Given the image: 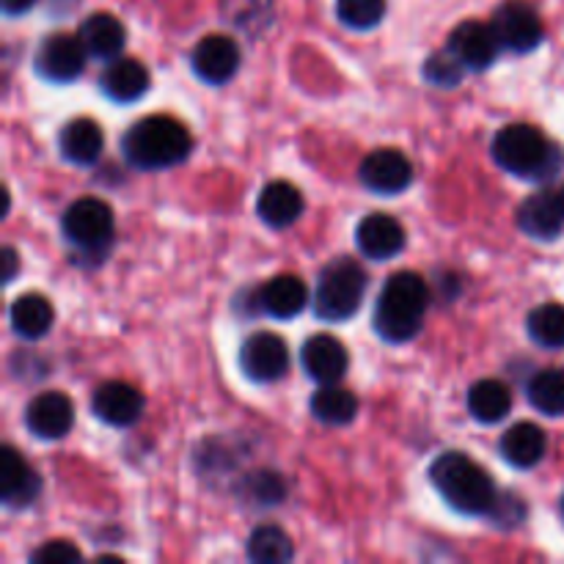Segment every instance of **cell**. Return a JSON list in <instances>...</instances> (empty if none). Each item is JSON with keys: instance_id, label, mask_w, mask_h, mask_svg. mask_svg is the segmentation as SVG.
I'll list each match as a JSON object with an SVG mask.
<instances>
[{"instance_id": "5b68a950", "label": "cell", "mask_w": 564, "mask_h": 564, "mask_svg": "<svg viewBox=\"0 0 564 564\" xmlns=\"http://www.w3.org/2000/svg\"><path fill=\"white\" fill-rule=\"evenodd\" d=\"M494 160L510 174L540 180L554 171V147L532 124H507L494 138Z\"/></svg>"}, {"instance_id": "52a82bcc", "label": "cell", "mask_w": 564, "mask_h": 564, "mask_svg": "<svg viewBox=\"0 0 564 564\" xmlns=\"http://www.w3.org/2000/svg\"><path fill=\"white\" fill-rule=\"evenodd\" d=\"M240 369L253 383H275V380H281L290 372L286 341L281 336L268 334V330L248 336L240 347Z\"/></svg>"}, {"instance_id": "cb8c5ba5", "label": "cell", "mask_w": 564, "mask_h": 564, "mask_svg": "<svg viewBox=\"0 0 564 564\" xmlns=\"http://www.w3.org/2000/svg\"><path fill=\"white\" fill-rule=\"evenodd\" d=\"M9 319L11 328H14V334L20 339L36 341L42 336H47L50 328H53V303L44 295H39V292H28V295H20L11 303Z\"/></svg>"}, {"instance_id": "7c38bea8", "label": "cell", "mask_w": 564, "mask_h": 564, "mask_svg": "<svg viewBox=\"0 0 564 564\" xmlns=\"http://www.w3.org/2000/svg\"><path fill=\"white\" fill-rule=\"evenodd\" d=\"M449 50L455 53V58L460 61L466 69L482 72V69H488V66H494V61L499 58L501 42H499V36H496L494 25L468 20L452 31Z\"/></svg>"}, {"instance_id": "e575fe53", "label": "cell", "mask_w": 564, "mask_h": 564, "mask_svg": "<svg viewBox=\"0 0 564 564\" xmlns=\"http://www.w3.org/2000/svg\"><path fill=\"white\" fill-rule=\"evenodd\" d=\"M253 482H257V499L262 505H275L284 496V485H281V479L275 474H257Z\"/></svg>"}, {"instance_id": "d590c367", "label": "cell", "mask_w": 564, "mask_h": 564, "mask_svg": "<svg viewBox=\"0 0 564 564\" xmlns=\"http://www.w3.org/2000/svg\"><path fill=\"white\" fill-rule=\"evenodd\" d=\"M17 268H20V257H17L14 248L6 246L3 248V281L6 284H11V281H14Z\"/></svg>"}, {"instance_id": "d6986e66", "label": "cell", "mask_w": 564, "mask_h": 564, "mask_svg": "<svg viewBox=\"0 0 564 564\" xmlns=\"http://www.w3.org/2000/svg\"><path fill=\"white\" fill-rule=\"evenodd\" d=\"M303 207H306L303 193L297 191L292 182L284 180L268 182L257 198L259 218H262L270 229H286V226H292L303 215Z\"/></svg>"}, {"instance_id": "4dcf8cb0", "label": "cell", "mask_w": 564, "mask_h": 564, "mask_svg": "<svg viewBox=\"0 0 564 564\" xmlns=\"http://www.w3.org/2000/svg\"><path fill=\"white\" fill-rule=\"evenodd\" d=\"M383 14L386 0H336V17L356 31H369L383 20Z\"/></svg>"}, {"instance_id": "9a60e30c", "label": "cell", "mask_w": 564, "mask_h": 564, "mask_svg": "<svg viewBox=\"0 0 564 564\" xmlns=\"http://www.w3.org/2000/svg\"><path fill=\"white\" fill-rule=\"evenodd\" d=\"M91 411L110 427H132L143 413V394L124 380H110L94 391Z\"/></svg>"}, {"instance_id": "3957f363", "label": "cell", "mask_w": 564, "mask_h": 564, "mask_svg": "<svg viewBox=\"0 0 564 564\" xmlns=\"http://www.w3.org/2000/svg\"><path fill=\"white\" fill-rule=\"evenodd\" d=\"M127 163L141 171H163L185 163L193 152V135L171 116H147L121 138Z\"/></svg>"}, {"instance_id": "603a6c76", "label": "cell", "mask_w": 564, "mask_h": 564, "mask_svg": "<svg viewBox=\"0 0 564 564\" xmlns=\"http://www.w3.org/2000/svg\"><path fill=\"white\" fill-rule=\"evenodd\" d=\"M501 457L516 468H534L549 452V438L543 430L532 422L512 424L499 444Z\"/></svg>"}, {"instance_id": "f35d334b", "label": "cell", "mask_w": 564, "mask_h": 564, "mask_svg": "<svg viewBox=\"0 0 564 564\" xmlns=\"http://www.w3.org/2000/svg\"><path fill=\"white\" fill-rule=\"evenodd\" d=\"M562 512H564V501H562Z\"/></svg>"}, {"instance_id": "ffe728a7", "label": "cell", "mask_w": 564, "mask_h": 564, "mask_svg": "<svg viewBox=\"0 0 564 564\" xmlns=\"http://www.w3.org/2000/svg\"><path fill=\"white\" fill-rule=\"evenodd\" d=\"M77 36H80L88 58H97V61L116 58V55L124 50V42H127V31L124 25H121V20H116V17L108 14V11H97V14L86 17V20L80 22Z\"/></svg>"}, {"instance_id": "f546056e", "label": "cell", "mask_w": 564, "mask_h": 564, "mask_svg": "<svg viewBox=\"0 0 564 564\" xmlns=\"http://www.w3.org/2000/svg\"><path fill=\"white\" fill-rule=\"evenodd\" d=\"M527 330L534 345L545 350H560L564 347V306L562 303H543L532 308L527 317Z\"/></svg>"}, {"instance_id": "6da1fadb", "label": "cell", "mask_w": 564, "mask_h": 564, "mask_svg": "<svg viewBox=\"0 0 564 564\" xmlns=\"http://www.w3.org/2000/svg\"><path fill=\"white\" fill-rule=\"evenodd\" d=\"M427 306V281L413 270H400V273L386 279L378 306H375L372 325L380 339H386L389 345H405L422 330Z\"/></svg>"}, {"instance_id": "7402d4cb", "label": "cell", "mask_w": 564, "mask_h": 564, "mask_svg": "<svg viewBox=\"0 0 564 564\" xmlns=\"http://www.w3.org/2000/svg\"><path fill=\"white\" fill-rule=\"evenodd\" d=\"M259 306L275 319H292L308 306V290L297 275H275L259 292Z\"/></svg>"}, {"instance_id": "836d02e7", "label": "cell", "mask_w": 564, "mask_h": 564, "mask_svg": "<svg viewBox=\"0 0 564 564\" xmlns=\"http://www.w3.org/2000/svg\"><path fill=\"white\" fill-rule=\"evenodd\" d=\"M80 560L83 554L77 551L75 543H69V540H50V543H44L42 549H36L31 554L33 564H72Z\"/></svg>"}, {"instance_id": "74e56055", "label": "cell", "mask_w": 564, "mask_h": 564, "mask_svg": "<svg viewBox=\"0 0 564 564\" xmlns=\"http://www.w3.org/2000/svg\"><path fill=\"white\" fill-rule=\"evenodd\" d=\"M560 204H562V213H564V187L560 191Z\"/></svg>"}, {"instance_id": "9c48e42d", "label": "cell", "mask_w": 564, "mask_h": 564, "mask_svg": "<svg viewBox=\"0 0 564 564\" xmlns=\"http://www.w3.org/2000/svg\"><path fill=\"white\" fill-rule=\"evenodd\" d=\"M86 47H83L80 36H72V33H53L42 42L39 47L36 61V75H42L50 83H72L75 77H80V72L86 69Z\"/></svg>"}, {"instance_id": "ba28073f", "label": "cell", "mask_w": 564, "mask_h": 564, "mask_svg": "<svg viewBox=\"0 0 564 564\" xmlns=\"http://www.w3.org/2000/svg\"><path fill=\"white\" fill-rule=\"evenodd\" d=\"M494 31L499 36L501 47L512 50V53H529L543 42V20H540L538 9L529 6L527 0H507L496 9L494 14Z\"/></svg>"}, {"instance_id": "4316f807", "label": "cell", "mask_w": 564, "mask_h": 564, "mask_svg": "<svg viewBox=\"0 0 564 564\" xmlns=\"http://www.w3.org/2000/svg\"><path fill=\"white\" fill-rule=\"evenodd\" d=\"M312 413L323 424L330 427H345L358 416V400L352 391L339 389L336 383H325L323 389L314 391L312 397Z\"/></svg>"}, {"instance_id": "e0dca14e", "label": "cell", "mask_w": 564, "mask_h": 564, "mask_svg": "<svg viewBox=\"0 0 564 564\" xmlns=\"http://www.w3.org/2000/svg\"><path fill=\"white\" fill-rule=\"evenodd\" d=\"M356 242L361 253H367L369 259L386 262V259H394L397 253H402V248H405V229L391 215L372 213L358 224Z\"/></svg>"}, {"instance_id": "5bb4252c", "label": "cell", "mask_w": 564, "mask_h": 564, "mask_svg": "<svg viewBox=\"0 0 564 564\" xmlns=\"http://www.w3.org/2000/svg\"><path fill=\"white\" fill-rule=\"evenodd\" d=\"M240 47L231 36H220V33H209L193 50V72L202 77L204 83H229L240 69Z\"/></svg>"}, {"instance_id": "d6a6232c", "label": "cell", "mask_w": 564, "mask_h": 564, "mask_svg": "<svg viewBox=\"0 0 564 564\" xmlns=\"http://www.w3.org/2000/svg\"><path fill=\"white\" fill-rule=\"evenodd\" d=\"M224 6L240 28L264 25L270 14V0H224Z\"/></svg>"}, {"instance_id": "8d00e7d4", "label": "cell", "mask_w": 564, "mask_h": 564, "mask_svg": "<svg viewBox=\"0 0 564 564\" xmlns=\"http://www.w3.org/2000/svg\"><path fill=\"white\" fill-rule=\"evenodd\" d=\"M33 3H36V0H3V11L9 17L25 14V11H31Z\"/></svg>"}, {"instance_id": "f1b7e54d", "label": "cell", "mask_w": 564, "mask_h": 564, "mask_svg": "<svg viewBox=\"0 0 564 564\" xmlns=\"http://www.w3.org/2000/svg\"><path fill=\"white\" fill-rule=\"evenodd\" d=\"M295 556L292 540L279 527H259L248 538V560L257 564H286Z\"/></svg>"}, {"instance_id": "1f68e13d", "label": "cell", "mask_w": 564, "mask_h": 564, "mask_svg": "<svg viewBox=\"0 0 564 564\" xmlns=\"http://www.w3.org/2000/svg\"><path fill=\"white\" fill-rule=\"evenodd\" d=\"M463 72H466V66L455 58L452 50L430 55L427 64H424V77H427L433 86H441V88L457 86V83L463 80Z\"/></svg>"}, {"instance_id": "44dd1931", "label": "cell", "mask_w": 564, "mask_h": 564, "mask_svg": "<svg viewBox=\"0 0 564 564\" xmlns=\"http://www.w3.org/2000/svg\"><path fill=\"white\" fill-rule=\"evenodd\" d=\"M149 83H152L149 80V69L135 58L110 61V66L99 77V86H102L105 97L119 105L141 99L149 91Z\"/></svg>"}, {"instance_id": "8fae6325", "label": "cell", "mask_w": 564, "mask_h": 564, "mask_svg": "<svg viewBox=\"0 0 564 564\" xmlns=\"http://www.w3.org/2000/svg\"><path fill=\"white\" fill-rule=\"evenodd\" d=\"M358 176H361L367 191L380 193V196H394L413 182V165L397 149H375L361 163Z\"/></svg>"}, {"instance_id": "4fadbf2b", "label": "cell", "mask_w": 564, "mask_h": 564, "mask_svg": "<svg viewBox=\"0 0 564 564\" xmlns=\"http://www.w3.org/2000/svg\"><path fill=\"white\" fill-rule=\"evenodd\" d=\"M301 364L314 383H339L350 367L347 347L330 334H314L303 341Z\"/></svg>"}, {"instance_id": "83f0119b", "label": "cell", "mask_w": 564, "mask_h": 564, "mask_svg": "<svg viewBox=\"0 0 564 564\" xmlns=\"http://www.w3.org/2000/svg\"><path fill=\"white\" fill-rule=\"evenodd\" d=\"M527 400L545 416H564V369L551 367L534 375L527 386Z\"/></svg>"}, {"instance_id": "8992f818", "label": "cell", "mask_w": 564, "mask_h": 564, "mask_svg": "<svg viewBox=\"0 0 564 564\" xmlns=\"http://www.w3.org/2000/svg\"><path fill=\"white\" fill-rule=\"evenodd\" d=\"M61 226L72 246L83 248V251H97V248L108 246L113 237V209L102 198H77L66 207Z\"/></svg>"}, {"instance_id": "2e32d148", "label": "cell", "mask_w": 564, "mask_h": 564, "mask_svg": "<svg viewBox=\"0 0 564 564\" xmlns=\"http://www.w3.org/2000/svg\"><path fill=\"white\" fill-rule=\"evenodd\" d=\"M42 490V479L33 471L31 463L14 449V446H3L0 452V499L11 510H22V507L33 505Z\"/></svg>"}, {"instance_id": "277c9868", "label": "cell", "mask_w": 564, "mask_h": 564, "mask_svg": "<svg viewBox=\"0 0 564 564\" xmlns=\"http://www.w3.org/2000/svg\"><path fill=\"white\" fill-rule=\"evenodd\" d=\"M367 284V273L356 259H334L319 273L317 290H314V314L325 323H345L361 308Z\"/></svg>"}, {"instance_id": "7a4b0ae2", "label": "cell", "mask_w": 564, "mask_h": 564, "mask_svg": "<svg viewBox=\"0 0 564 564\" xmlns=\"http://www.w3.org/2000/svg\"><path fill=\"white\" fill-rule=\"evenodd\" d=\"M430 479H433L435 490L444 496L446 505L460 512V516H494L501 501L490 474L479 463H474L471 457L463 455V452L441 455L430 466Z\"/></svg>"}, {"instance_id": "30bf717a", "label": "cell", "mask_w": 564, "mask_h": 564, "mask_svg": "<svg viewBox=\"0 0 564 564\" xmlns=\"http://www.w3.org/2000/svg\"><path fill=\"white\" fill-rule=\"evenodd\" d=\"M75 424V405L61 391H44L25 408V427L33 438L61 441Z\"/></svg>"}, {"instance_id": "ac0fdd59", "label": "cell", "mask_w": 564, "mask_h": 564, "mask_svg": "<svg viewBox=\"0 0 564 564\" xmlns=\"http://www.w3.org/2000/svg\"><path fill=\"white\" fill-rule=\"evenodd\" d=\"M518 226L523 235L534 240H556L562 235L564 213L560 204V193H534L518 207Z\"/></svg>"}, {"instance_id": "484cf974", "label": "cell", "mask_w": 564, "mask_h": 564, "mask_svg": "<svg viewBox=\"0 0 564 564\" xmlns=\"http://www.w3.org/2000/svg\"><path fill=\"white\" fill-rule=\"evenodd\" d=\"M512 408V394L501 380H477L468 389V413L482 424H499Z\"/></svg>"}, {"instance_id": "d4e9b609", "label": "cell", "mask_w": 564, "mask_h": 564, "mask_svg": "<svg viewBox=\"0 0 564 564\" xmlns=\"http://www.w3.org/2000/svg\"><path fill=\"white\" fill-rule=\"evenodd\" d=\"M105 149V135L94 119H75L61 130V154L75 165H94Z\"/></svg>"}]
</instances>
